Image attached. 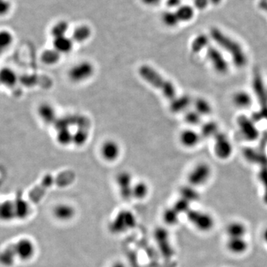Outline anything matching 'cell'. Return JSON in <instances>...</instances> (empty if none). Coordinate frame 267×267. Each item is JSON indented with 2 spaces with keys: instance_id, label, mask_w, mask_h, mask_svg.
Masks as SVG:
<instances>
[{
  "instance_id": "1",
  "label": "cell",
  "mask_w": 267,
  "mask_h": 267,
  "mask_svg": "<svg viewBox=\"0 0 267 267\" xmlns=\"http://www.w3.org/2000/svg\"><path fill=\"white\" fill-rule=\"evenodd\" d=\"M209 37L220 50L229 54L231 62L235 68L241 69L247 66L249 62L247 54L238 41L217 27L211 29Z\"/></svg>"
},
{
  "instance_id": "2",
  "label": "cell",
  "mask_w": 267,
  "mask_h": 267,
  "mask_svg": "<svg viewBox=\"0 0 267 267\" xmlns=\"http://www.w3.org/2000/svg\"><path fill=\"white\" fill-rule=\"evenodd\" d=\"M141 77L155 88L164 93V96L169 100L176 98L177 94L175 85L165 80L156 70L149 66H142L139 68Z\"/></svg>"
},
{
  "instance_id": "3",
  "label": "cell",
  "mask_w": 267,
  "mask_h": 267,
  "mask_svg": "<svg viewBox=\"0 0 267 267\" xmlns=\"http://www.w3.org/2000/svg\"><path fill=\"white\" fill-rule=\"evenodd\" d=\"M75 178V174L71 171H67L58 175L57 178H54L51 175H47L44 177L41 184L36 186L29 192V198L34 203H37L40 201L44 195L46 189L51 187L54 184L60 186H65L71 184Z\"/></svg>"
},
{
  "instance_id": "4",
  "label": "cell",
  "mask_w": 267,
  "mask_h": 267,
  "mask_svg": "<svg viewBox=\"0 0 267 267\" xmlns=\"http://www.w3.org/2000/svg\"><path fill=\"white\" fill-rule=\"evenodd\" d=\"M206 57L217 74L221 76L227 74L230 66L223 51L219 48L209 45L206 49Z\"/></svg>"
},
{
  "instance_id": "5",
  "label": "cell",
  "mask_w": 267,
  "mask_h": 267,
  "mask_svg": "<svg viewBox=\"0 0 267 267\" xmlns=\"http://www.w3.org/2000/svg\"><path fill=\"white\" fill-rule=\"evenodd\" d=\"M136 222V217L132 212L128 210L120 211L110 223V230L113 233H123L135 227Z\"/></svg>"
},
{
  "instance_id": "6",
  "label": "cell",
  "mask_w": 267,
  "mask_h": 267,
  "mask_svg": "<svg viewBox=\"0 0 267 267\" xmlns=\"http://www.w3.org/2000/svg\"><path fill=\"white\" fill-rule=\"evenodd\" d=\"M186 215L189 221L201 232H209L215 226V220L212 215L204 211L190 209Z\"/></svg>"
},
{
  "instance_id": "7",
  "label": "cell",
  "mask_w": 267,
  "mask_h": 267,
  "mask_svg": "<svg viewBox=\"0 0 267 267\" xmlns=\"http://www.w3.org/2000/svg\"><path fill=\"white\" fill-rule=\"evenodd\" d=\"M212 175L210 165L206 163H199L188 175V182L193 187H199L207 184Z\"/></svg>"
},
{
  "instance_id": "8",
  "label": "cell",
  "mask_w": 267,
  "mask_h": 267,
  "mask_svg": "<svg viewBox=\"0 0 267 267\" xmlns=\"http://www.w3.org/2000/svg\"><path fill=\"white\" fill-rule=\"evenodd\" d=\"M214 153L220 161H226L232 156L233 146L226 135L220 131L214 138Z\"/></svg>"
},
{
  "instance_id": "9",
  "label": "cell",
  "mask_w": 267,
  "mask_h": 267,
  "mask_svg": "<svg viewBox=\"0 0 267 267\" xmlns=\"http://www.w3.org/2000/svg\"><path fill=\"white\" fill-rule=\"evenodd\" d=\"M237 125L242 138L249 142L257 141L259 131L254 122L246 116L240 115L237 118Z\"/></svg>"
},
{
  "instance_id": "10",
  "label": "cell",
  "mask_w": 267,
  "mask_h": 267,
  "mask_svg": "<svg viewBox=\"0 0 267 267\" xmlns=\"http://www.w3.org/2000/svg\"><path fill=\"white\" fill-rule=\"evenodd\" d=\"M17 258L23 261H29L33 258L36 253V246L31 239L21 238L12 244Z\"/></svg>"
},
{
  "instance_id": "11",
  "label": "cell",
  "mask_w": 267,
  "mask_h": 267,
  "mask_svg": "<svg viewBox=\"0 0 267 267\" xmlns=\"http://www.w3.org/2000/svg\"><path fill=\"white\" fill-rule=\"evenodd\" d=\"M94 73V67L88 62H82L71 68L68 77L73 82H81L90 78Z\"/></svg>"
},
{
  "instance_id": "12",
  "label": "cell",
  "mask_w": 267,
  "mask_h": 267,
  "mask_svg": "<svg viewBox=\"0 0 267 267\" xmlns=\"http://www.w3.org/2000/svg\"><path fill=\"white\" fill-rule=\"evenodd\" d=\"M116 181L122 198L125 200L132 198V177L131 174L127 172H120L118 174Z\"/></svg>"
},
{
  "instance_id": "13",
  "label": "cell",
  "mask_w": 267,
  "mask_h": 267,
  "mask_svg": "<svg viewBox=\"0 0 267 267\" xmlns=\"http://www.w3.org/2000/svg\"><path fill=\"white\" fill-rule=\"evenodd\" d=\"M53 215L57 220L68 222L75 217L76 209L74 206L70 203H59L53 209Z\"/></svg>"
},
{
  "instance_id": "14",
  "label": "cell",
  "mask_w": 267,
  "mask_h": 267,
  "mask_svg": "<svg viewBox=\"0 0 267 267\" xmlns=\"http://www.w3.org/2000/svg\"><path fill=\"white\" fill-rule=\"evenodd\" d=\"M232 102L238 109H249L252 105L253 97L246 90H237L232 94Z\"/></svg>"
},
{
  "instance_id": "15",
  "label": "cell",
  "mask_w": 267,
  "mask_h": 267,
  "mask_svg": "<svg viewBox=\"0 0 267 267\" xmlns=\"http://www.w3.org/2000/svg\"><path fill=\"white\" fill-rule=\"evenodd\" d=\"M226 249L234 254H244L249 249V243L246 237H228Z\"/></svg>"
},
{
  "instance_id": "16",
  "label": "cell",
  "mask_w": 267,
  "mask_h": 267,
  "mask_svg": "<svg viewBox=\"0 0 267 267\" xmlns=\"http://www.w3.org/2000/svg\"><path fill=\"white\" fill-rule=\"evenodd\" d=\"M39 117L45 122L49 125H54V122L57 119V114L54 107L49 103L40 104L37 109Z\"/></svg>"
},
{
  "instance_id": "17",
  "label": "cell",
  "mask_w": 267,
  "mask_h": 267,
  "mask_svg": "<svg viewBox=\"0 0 267 267\" xmlns=\"http://www.w3.org/2000/svg\"><path fill=\"white\" fill-rule=\"evenodd\" d=\"M15 219H16L15 201L6 200L0 203V220L9 222Z\"/></svg>"
},
{
  "instance_id": "18",
  "label": "cell",
  "mask_w": 267,
  "mask_h": 267,
  "mask_svg": "<svg viewBox=\"0 0 267 267\" xmlns=\"http://www.w3.org/2000/svg\"><path fill=\"white\" fill-rule=\"evenodd\" d=\"M15 205L16 219L24 220L31 215V207L29 202L23 199L21 195H17L14 200Z\"/></svg>"
},
{
  "instance_id": "19",
  "label": "cell",
  "mask_w": 267,
  "mask_h": 267,
  "mask_svg": "<svg viewBox=\"0 0 267 267\" xmlns=\"http://www.w3.org/2000/svg\"><path fill=\"white\" fill-rule=\"evenodd\" d=\"M226 233L228 237H246L247 228L244 223L235 220L226 226Z\"/></svg>"
},
{
  "instance_id": "20",
  "label": "cell",
  "mask_w": 267,
  "mask_h": 267,
  "mask_svg": "<svg viewBox=\"0 0 267 267\" xmlns=\"http://www.w3.org/2000/svg\"><path fill=\"white\" fill-rule=\"evenodd\" d=\"M102 155L106 161H114L119 157V147L114 141H106L102 147Z\"/></svg>"
},
{
  "instance_id": "21",
  "label": "cell",
  "mask_w": 267,
  "mask_h": 267,
  "mask_svg": "<svg viewBox=\"0 0 267 267\" xmlns=\"http://www.w3.org/2000/svg\"><path fill=\"white\" fill-rule=\"evenodd\" d=\"M201 139L200 134L192 129L184 130L181 135V144L187 148L196 147Z\"/></svg>"
},
{
  "instance_id": "22",
  "label": "cell",
  "mask_w": 267,
  "mask_h": 267,
  "mask_svg": "<svg viewBox=\"0 0 267 267\" xmlns=\"http://www.w3.org/2000/svg\"><path fill=\"white\" fill-rule=\"evenodd\" d=\"M18 81L16 72L9 67L0 69V84L6 87H13Z\"/></svg>"
},
{
  "instance_id": "23",
  "label": "cell",
  "mask_w": 267,
  "mask_h": 267,
  "mask_svg": "<svg viewBox=\"0 0 267 267\" xmlns=\"http://www.w3.org/2000/svg\"><path fill=\"white\" fill-rule=\"evenodd\" d=\"M17 257L12 244L9 245L0 251V264L3 266L9 267L15 264Z\"/></svg>"
},
{
  "instance_id": "24",
  "label": "cell",
  "mask_w": 267,
  "mask_h": 267,
  "mask_svg": "<svg viewBox=\"0 0 267 267\" xmlns=\"http://www.w3.org/2000/svg\"><path fill=\"white\" fill-rule=\"evenodd\" d=\"M73 41L71 39L68 38L66 36L55 38L53 41V46L56 51L60 54H66L71 51L73 48Z\"/></svg>"
},
{
  "instance_id": "25",
  "label": "cell",
  "mask_w": 267,
  "mask_h": 267,
  "mask_svg": "<svg viewBox=\"0 0 267 267\" xmlns=\"http://www.w3.org/2000/svg\"><path fill=\"white\" fill-rule=\"evenodd\" d=\"M191 98L189 96L183 95L177 97L173 100L171 101V111L174 113H179L184 111L189 107L191 103Z\"/></svg>"
},
{
  "instance_id": "26",
  "label": "cell",
  "mask_w": 267,
  "mask_h": 267,
  "mask_svg": "<svg viewBox=\"0 0 267 267\" xmlns=\"http://www.w3.org/2000/svg\"><path fill=\"white\" fill-rule=\"evenodd\" d=\"M177 16L180 23L181 22H189L195 17V9L192 6L188 5H181L178 9L175 10Z\"/></svg>"
},
{
  "instance_id": "27",
  "label": "cell",
  "mask_w": 267,
  "mask_h": 267,
  "mask_svg": "<svg viewBox=\"0 0 267 267\" xmlns=\"http://www.w3.org/2000/svg\"><path fill=\"white\" fill-rule=\"evenodd\" d=\"M195 111L200 116L210 115L213 111L212 105L210 102L204 98H198L195 101Z\"/></svg>"
},
{
  "instance_id": "28",
  "label": "cell",
  "mask_w": 267,
  "mask_h": 267,
  "mask_svg": "<svg viewBox=\"0 0 267 267\" xmlns=\"http://www.w3.org/2000/svg\"><path fill=\"white\" fill-rule=\"evenodd\" d=\"M220 132L218 125L214 121H209L202 125L201 132L200 135L201 138H215Z\"/></svg>"
},
{
  "instance_id": "29",
  "label": "cell",
  "mask_w": 267,
  "mask_h": 267,
  "mask_svg": "<svg viewBox=\"0 0 267 267\" xmlns=\"http://www.w3.org/2000/svg\"><path fill=\"white\" fill-rule=\"evenodd\" d=\"M91 30L88 26H81L74 30L72 40L77 43H83L91 37Z\"/></svg>"
},
{
  "instance_id": "30",
  "label": "cell",
  "mask_w": 267,
  "mask_h": 267,
  "mask_svg": "<svg viewBox=\"0 0 267 267\" xmlns=\"http://www.w3.org/2000/svg\"><path fill=\"white\" fill-rule=\"evenodd\" d=\"M209 45V37L206 34H200L192 41V50L193 52L198 53L203 49H207Z\"/></svg>"
},
{
  "instance_id": "31",
  "label": "cell",
  "mask_w": 267,
  "mask_h": 267,
  "mask_svg": "<svg viewBox=\"0 0 267 267\" xmlns=\"http://www.w3.org/2000/svg\"><path fill=\"white\" fill-rule=\"evenodd\" d=\"M61 54L56 51L55 49H48L43 51L41 55V60L45 64L51 65L56 64L57 62H59L60 59Z\"/></svg>"
},
{
  "instance_id": "32",
  "label": "cell",
  "mask_w": 267,
  "mask_h": 267,
  "mask_svg": "<svg viewBox=\"0 0 267 267\" xmlns=\"http://www.w3.org/2000/svg\"><path fill=\"white\" fill-rule=\"evenodd\" d=\"M77 115H69L66 117H57L54 122V125L57 131L60 130L68 129L70 125H75Z\"/></svg>"
},
{
  "instance_id": "33",
  "label": "cell",
  "mask_w": 267,
  "mask_h": 267,
  "mask_svg": "<svg viewBox=\"0 0 267 267\" xmlns=\"http://www.w3.org/2000/svg\"><path fill=\"white\" fill-rule=\"evenodd\" d=\"M181 195L182 199L189 202V203L196 201L199 198L200 195L198 191L195 190V187L189 186H184L181 189Z\"/></svg>"
},
{
  "instance_id": "34",
  "label": "cell",
  "mask_w": 267,
  "mask_h": 267,
  "mask_svg": "<svg viewBox=\"0 0 267 267\" xmlns=\"http://www.w3.org/2000/svg\"><path fill=\"white\" fill-rule=\"evenodd\" d=\"M149 194V186L144 182H138L132 186V198L144 199Z\"/></svg>"
},
{
  "instance_id": "35",
  "label": "cell",
  "mask_w": 267,
  "mask_h": 267,
  "mask_svg": "<svg viewBox=\"0 0 267 267\" xmlns=\"http://www.w3.org/2000/svg\"><path fill=\"white\" fill-rule=\"evenodd\" d=\"M68 30V23L64 20L56 23L51 29V34L54 39L66 36L67 31Z\"/></svg>"
},
{
  "instance_id": "36",
  "label": "cell",
  "mask_w": 267,
  "mask_h": 267,
  "mask_svg": "<svg viewBox=\"0 0 267 267\" xmlns=\"http://www.w3.org/2000/svg\"><path fill=\"white\" fill-rule=\"evenodd\" d=\"M162 21L166 26L171 28L175 27L180 23L176 13L172 11H167L163 14Z\"/></svg>"
},
{
  "instance_id": "37",
  "label": "cell",
  "mask_w": 267,
  "mask_h": 267,
  "mask_svg": "<svg viewBox=\"0 0 267 267\" xmlns=\"http://www.w3.org/2000/svg\"><path fill=\"white\" fill-rule=\"evenodd\" d=\"M14 41L13 34L8 30L0 31V49L6 50Z\"/></svg>"
},
{
  "instance_id": "38",
  "label": "cell",
  "mask_w": 267,
  "mask_h": 267,
  "mask_svg": "<svg viewBox=\"0 0 267 267\" xmlns=\"http://www.w3.org/2000/svg\"><path fill=\"white\" fill-rule=\"evenodd\" d=\"M57 140L61 145H69L73 142V135L68 129L60 130L57 132Z\"/></svg>"
},
{
  "instance_id": "39",
  "label": "cell",
  "mask_w": 267,
  "mask_h": 267,
  "mask_svg": "<svg viewBox=\"0 0 267 267\" xmlns=\"http://www.w3.org/2000/svg\"><path fill=\"white\" fill-rule=\"evenodd\" d=\"M88 130L79 128L78 131L73 135V143L79 147L83 146L88 139Z\"/></svg>"
},
{
  "instance_id": "40",
  "label": "cell",
  "mask_w": 267,
  "mask_h": 267,
  "mask_svg": "<svg viewBox=\"0 0 267 267\" xmlns=\"http://www.w3.org/2000/svg\"><path fill=\"white\" fill-rule=\"evenodd\" d=\"M179 215V212L173 206V207L167 209L166 212H164V220L169 224H175V223L178 222Z\"/></svg>"
},
{
  "instance_id": "41",
  "label": "cell",
  "mask_w": 267,
  "mask_h": 267,
  "mask_svg": "<svg viewBox=\"0 0 267 267\" xmlns=\"http://www.w3.org/2000/svg\"><path fill=\"white\" fill-rule=\"evenodd\" d=\"M185 119L189 125H198L201 122V116L196 111H188L185 115Z\"/></svg>"
},
{
  "instance_id": "42",
  "label": "cell",
  "mask_w": 267,
  "mask_h": 267,
  "mask_svg": "<svg viewBox=\"0 0 267 267\" xmlns=\"http://www.w3.org/2000/svg\"><path fill=\"white\" fill-rule=\"evenodd\" d=\"M12 3L9 0H0V17L5 16L10 12Z\"/></svg>"
},
{
  "instance_id": "43",
  "label": "cell",
  "mask_w": 267,
  "mask_h": 267,
  "mask_svg": "<svg viewBox=\"0 0 267 267\" xmlns=\"http://www.w3.org/2000/svg\"><path fill=\"white\" fill-rule=\"evenodd\" d=\"M194 6L198 10H205L210 4L209 0H193Z\"/></svg>"
},
{
  "instance_id": "44",
  "label": "cell",
  "mask_w": 267,
  "mask_h": 267,
  "mask_svg": "<svg viewBox=\"0 0 267 267\" xmlns=\"http://www.w3.org/2000/svg\"><path fill=\"white\" fill-rule=\"evenodd\" d=\"M181 3H182L181 0H167L166 1V4L169 9H174L175 10L181 6Z\"/></svg>"
},
{
  "instance_id": "45",
  "label": "cell",
  "mask_w": 267,
  "mask_h": 267,
  "mask_svg": "<svg viewBox=\"0 0 267 267\" xmlns=\"http://www.w3.org/2000/svg\"><path fill=\"white\" fill-rule=\"evenodd\" d=\"M258 7L260 10L267 14V0H260L258 3Z\"/></svg>"
},
{
  "instance_id": "46",
  "label": "cell",
  "mask_w": 267,
  "mask_h": 267,
  "mask_svg": "<svg viewBox=\"0 0 267 267\" xmlns=\"http://www.w3.org/2000/svg\"><path fill=\"white\" fill-rule=\"evenodd\" d=\"M161 0H142L143 3H145L146 5L149 6H154V5L158 4Z\"/></svg>"
},
{
  "instance_id": "47",
  "label": "cell",
  "mask_w": 267,
  "mask_h": 267,
  "mask_svg": "<svg viewBox=\"0 0 267 267\" xmlns=\"http://www.w3.org/2000/svg\"><path fill=\"white\" fill-rule=\"evenodd\" d=\"M109 267H127L126 265L123 263V262L120 261V260H117V261L114 262Z\"/></svg>"
},
{
  "instance_id": "48",
  "label": "cell",
  "mask_w": 267,
  "mask_h": 267,
  "mask_svg": "<svg viewBox=\"0 0 267 267\" xmlns=\"http://www.w3.org/2000/svg\"><path fill=\"white\" fill-rule=\"evenodd\" d=\"M262 237H263V241L267 245V227L263 230V234H262Z\"/></svg>"
},
{
  "instance_id": "49",
  "label": "cell",
  "mask_w": 267,
  "mask_h": 267,
  "mask_svg": "<svg viewBox=\"0 0 267 267\" xmlns=\"http://www.w3.org/2000/svg\"><path fill=\"white\" fill-rule=\"evenodd\" d=\"M223 0H209L210 2V4L214 5V6H218L220 3H222Z\"/></svg>"
},
{
  "instance_id": "50",
  "label": "cell",
  "mask_w": 267,
  "mask_h": 267,
  "mask_svg": "<svg viewBox=\"0 0 267 267\" xmlns=\"http://www.w3.org/2000/svg\"><path fill=\"white\" fill-rule=\"evenodd\" d=\"M3 51H3V50H2L1 49H0V55H1L2 54H3Z\"/></svg>"
}]
</instances>
